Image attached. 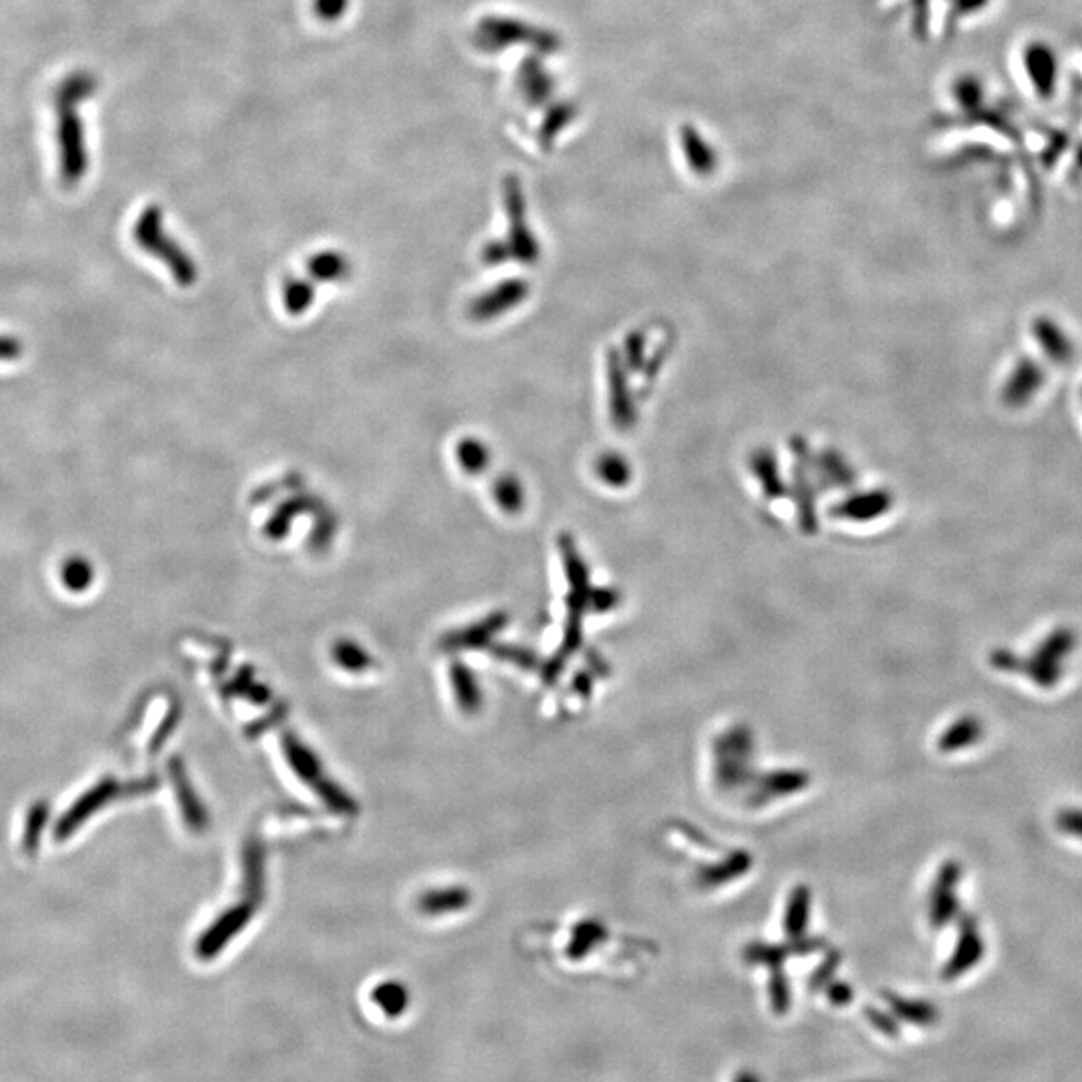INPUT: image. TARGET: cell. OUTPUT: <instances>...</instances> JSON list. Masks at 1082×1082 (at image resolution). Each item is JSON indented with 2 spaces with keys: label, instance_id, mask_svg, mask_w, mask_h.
Segmentation results:
<instances>
[{
  "label": "cell",
  "instance_id": "1",
  "mask_svg": "<svg viewBox=\"0 0 1082 1082\" xmlns=\"http://www.w3.org/2000/svg\"><path fill=\"white\" fill-rule=\"evenodd\" d=\"M135 239L141 249L149 251L157 259L165 261V265L171 269L173 277L181 285H191L197 279L195 263L189 259V255L165 233L163 229V213L159 207H147L137 225H135Z\"/></svg>",
  "mask_w": 1082,
  "mask_h": 1082
},
{
  "label": "cell",
  "instance_id": "2",
  "mask_svg": "<svg viewBox=\"0 0 1082 1082\" xmlns=\"http://www.w3.org/2000/svg\"><path fill=\"white\" fill-rule=\"evenodd\" d=\"M473 41L481 51H489V53L503 51L507 45H517V43L531 45L541 53H556L560 47L558 37H554L552 33L535 29L523 21L501 19V17L483 19L475 29Z\"/></svg>",
  "mask_w": 1082,
  "mask_h": 1082
},
{
  "label": "cell",
  "instance_id": "3",
  "mask_svg": "<svg viewBox=\"0 0 1082 1082\" xmlns=\"http://www.w3.org/2000/svg\"><path fill=\"white\" fill-rule=\"evenodd\" d=\"M59 109V151H61V175L67 185L79 183L89 167L85 131L77 105L57 101Z\"/></svg>",
  "mask_w": 1082,
  "mask_h": 1082
},
{
  "label": "cell",
  "instance_id": "4",
  "mask_svg": "<svg viewBox=\"0 0 1082 1082\" xmlns=\"http://www.w3.org/2000/svg\"><path fill=\"white\" fill-rule=\"evenodd\" d=\"M1042 383H1044L1042 367L1034 359L1022 357L1016 361V365L1012 367L1004 383L1002 399L1008 407H1014V409L1024 407L1040 391Z\"/></svg>",
  "mask_w": 1082,
  "mask_h": 1082
},
{
  "label": "cell",
  "instance_id": "5",
  "mask_svg": "<svg viewBox=\"0 0 1082 1082\" xmlns=\"http://www.w3.org/2000/svg\"><path fill=\"white\" fill-rule=\"evenodd\" d=\"M1032 335L1050 361L1068 363L1072 359L1074 345L1070 337L1050 317H1036L1032 323Z\"/></svg>",
  "mask_w": 1082,
  "mask_h": 1082
},
{
  "label": "cell",
  "instance_id": "6",
  "mask_svg": "<svg viewBox=\"0 0 1082 1082\" xmlns=\"http://www.w3.org/2000/svg\"><path fill=\"white\" fill-rule=\"evenodd\" d=\"M1024 67L1032 79L1036 93L1048 99L1056 85V59L1046 45L1034 43L1024 53Z\"/></svg>",
  "mask_w": 1082,
  "mask_h": 1082
},
{
  "label": "cell",
  "instance_id": "7",
  "mask_svg": "<svg viewBox=\"0 0 1082 1082\" xmlns=\"http://www.w3.org/2000/svg\"><path fill=\"white\" fill-rule=\"evenodd\" d=\"M517 85H519V91H521V95L525 97V101L529 105L546 103L548 97L552 95V89H554L552 77L535 59H529V61H525L521 65L519 75H517Z\"/></svg>",
  "mask_w": 1082,
  "mask_h": 1082
},
{
  "label": "cell",
  "instance_id": "8",
  "mask_svg": "<svg viewBox=\"0 0 1082 1082\" xmlns=\"http://www.w3.org/2000/svg\"><path fill=\"white\" fill-rule=\"evenodd\" d=\"M93 91H95V79L87 73H77V75H71L61 85L57 93V101L69 103V105H81L93 95Z\"/></svg>",
  "mask_w": 1082,
  "mask_h": 1082
},
{
  "label": "cell",
  "instance_id": "9",
  "mask_svg": "<svg viewBox=\"0 0 1082 1082\" xmlns=\"http://www.w3.org/2000/svg\"><path fill=\"white\" fill-rule=\"evenodd\" d=\"M684 151L696 171L708 173L714 167V153L708 145H704V141L694 131V127L684 129Z\"/></svg>",
  "mask_w": 1082,
  "mask_h": 1082
},
{
  "label": "cell",
  "instance_id": "10",
  "mask_svg": "<svg viewBox=\"0 0 1082 1082\" xmlns=\"http://www.w3.org/2000/svg\"><path fill=\"white\" fill-rule=\"evenodd\" d=\"M61 580L71 592H83L93 584V566L85 558H71L63 564Z\"/></svg>",
  "mask_w": 1082,
  "mask_h": 1082
},
{
  "label": "cell",
  "instance_id": "11",
  "mask_svg": "<svg viewBox=\"0 0 1082 1082\" xmlns=\"http://www.w3.org/2000/svg\"><path fill=\"white\" fill-rule=\"evenodd\" d=\"M373 1000L379 1004V1008L395 1018V1016H401L407 1008V992L403 986L395 984V982H389V984H381L379 988H375L373 992Z\"/></svg>",
  "mask_w": 1082,
  "mask_h": 1082
},
{
  "label": "cell",
  "instance_id": "12",
  "mask_svg": "<svg viewBox=\"0 0 1082 1082\" xmlns=\"http://www.w3.org/2000/svg\"><path fill=\"white\" fill-rule=\"evenodd\" d=\"M890 1000V1006L894 1008L896 1014H900L902 1018L910 1020V1022H918V1024H928L934 1020V1008L926 1006V1004H920V1002H906L902 998H888Z\"/></svg>",
  "mask_w": 1082,
  "mask_h": 1082
},
{
  "label": "cell",
  "instance_id": "13",
  "mask_svg": "<svg viewBox=\"0 0 1082 1082\" xmlns=\"http://www.w3.org/2000/svg\"><path fill=\"white\" fill-rule=\"evenodd\" d=\"M572 117H574V109L568 105H560L552 109V113L544 121V127H541V137H544V141H552L572 121Z\"/></svg>",
  "mask_w": 1082,
  "mask_h": 1082
},
{
  "label": "cell",
  "instance_id": "14",
  "mask_svg": "<svg viewBox=\"0 0 1082 1082\" xmlns=\"http://www.w3.org/2000/svg\"><path fill=\"white\" fill-rule=\"evenodd\" d=\"M349 0H313L315 15L321 21H337L347 11Z\"/></svg>",
  "mask_w": 1082,
  "mask_h": 1082
},
{
  "label": "cell",
  "instance_id": "15",
  "mask_svg": "<svg viewBox=\"0 0 1082 1082\" xmlns=\"http://www.w3.org/2000/svg\"><path fill=\"white\" fill-rule=\"evenodd\" d=\"M980 97H982V89L974 79H964L956 85V99L964 107H974L980 101Z\"/></svg>",
  "mask_w": 1082,
  "mask_h": 1082
},
{
  "label": "cell",
  "instance_id": "16",
  "mask_svg": "<svg viewBox=\"0 0 1082 1082\" xmlns=\"http://www.w3.org/2000/svg\"><path fill=\"white\" fill-rule=\"evenodd\" d=\"M23 353V343L15 337L0 335V361H13L19 359Z\"/></svg>",
  "mask_w": 1082,
  "mask_h": 1082
},
{
  "label": "cell",
  "instance_id": "17",
  "mask_svg": "<svg viewBox=\"0 0 1082 1082\" xmlns=\"http://www.w3.org/2000/svg\"><path fill=\"white\" fill-rule=\"evenodd\" d=\"M1060 828L1064 832H1070L1072 836H1080L1082 838V812L1080 810H1070L1066 814H1062L1060 818Z\"/></svg>",
  "mask_w": 1082,
  "mask_h": 1082
},
{
  "label": "cell",
  "instance_id": "18",
  "mask_svg": "<svg viewBox=\"0 0 1082 1082\" xmlns=\"http://www.w3.org/2000/svg\"><path fill=\"white\" fill-rule=\"evenodd\" d=\"M868 1018H870L872 1024H874L878 1030H882L884 1034H890V1036L898 1034V1028L894 1026V1022H892L886 1014H878V1012H874V1008H868Z\"/></svg>",
  "mask_w": 1082,
  "mask_h": 1082
},
{
  "label": "cell",
  "instance_id": "19",
  "mask_svg": "<svg viewBox=\"0 0 1082 1082\" xmlns=\"http://www.w3.org/2000/svg\"><path fill=\"white\" fill-rule=\"evenodd\" d=\"M986 3H988V0H956V11H958L960 15L974 13V11L982 9Z\"/></svg>",
  "mask_w": 1082,
  "mask_h": 1082
},
{
  "label": "cell",
  "instance_id": "20",
  "mask_svg": "<svg viewBox=\"0 0 1082 1082\" xmlns=\"http://www.w3.org/2000/svg\"><path fill=\"white\" fill-rule=\"evenodd\" d=\"M734 1082H762L754 1072H740Z\"/></svg>",
  "mask_w": 1082,
  "mask_h": 1082
},
{
  "label": "cell",
  "instance_id": "21",
  "mask_svg": "<svg viewBox=\"0 0 1082 1082\" xmlns=\"http://www.w3.org/2000/svg\"><path fill=\"white\" fill-rule=\"evenodd\" d=\"M1078 165H1080V167H1082V149H1080V151H1078Z\"/></svg>",
  "mask_w": 1082,
  "mask_h": 1082
}]
</instances>
